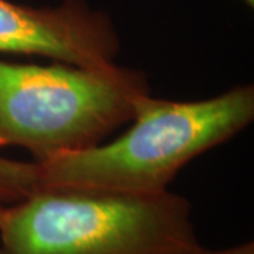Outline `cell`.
Instances as JSON below:
<instances>
[{"label": "cell", "mask_w": 254, "mask_h": 254, "mask_svg": "<svg viewBox=\"0 0 254 254\" xmlns=\"http://www.w3.org/2000/svg\"><path fill=\"white\" fill-rule=\"evenodd\" d=\"M254 119V86L174 102L145 95L130 127L113 141L36 163L38 188L155 195L193 158L229 141Z\"/></svg>", "instance_id": "1"}, {"label": "cell", "mask_w": 254, "mask_h": 254, "mask_svg": "<svg viewBox=\"0 0 254 254\" xmlns=\"http://www.w3.org/2000/svg\"><path fill=\"white\" fill-rule=\"evenodd\" d=\"M202 247L190 202L171 190L37 188L0 203V254H196Z\"/></svg>", "instance_id": "2"}, {"label": "cell", "mask_w": 254, "mask_h": 254, "mask_svg": "<svg viewBox=\"0 0 254 254\" xmlns=\"http://www.w3.org/2000/svg\"><path fill=\"white\" fill-rule=\"evenodd\" d=\"M143 71L0 60V148L21 147L44 163L103 143L150 95Z\"/></svg>", "instance_id": "3"}, {"label": "cell", "mask_w": 254, "mask_h": 254, "mask_svg": "<svg viewBox=\"0 0 254 254\" xmlns=\"http://www.w3.org/2000/svg\"><path fill=\"white\" fill-rule=\"evenodd\" d=\"M120 47L113 20L86 0H63L53 7L0 0V54L103 68L116 64Z\"/></svg>", "instance_id": "4"}, {"label": "cell", "mask_w": 254, "mask_h": 254, "mask_svg": "<svg viewBox=\"0 0 254 254\" xmlns=\"http://www.w3.org/2000/svg\"><path fill=\"white\" fill-rule=\"evenodd\" d=\"M38 188L36 163L0 157V203L9 205L26 198Z\"/></svg>", "instance_id": "5"}, {"label": "cell", "mask_w": 254, "mask_h": 254, "mask_svg": "<svg viewBox=\"0 0 254 254\" xmlns=\"http://www.w3.org/2000/svg\"><path fill=\"white\" fill-rule=\"evenodd\" d=\"M196 254H254V243L246 242L242 245L230 246L226 249H218V250H208L202 247Z\"/></svg>", "instance_id": "6"}, {"label": "cell", "mask_w": 254, "mask_h": 254, "mask_svg": "<svg viewBox=\"0 0 254 254\" xmlns=\"http://www.w3.org/2000/svg\"><path fill=\"white\" fill-rule=\"evenodd\" d=\"M243 1H245V3H246V4H247V6H250V7H253L254 0H243Z\"/></svg>", "instance_id": "7"}]
</instances>
